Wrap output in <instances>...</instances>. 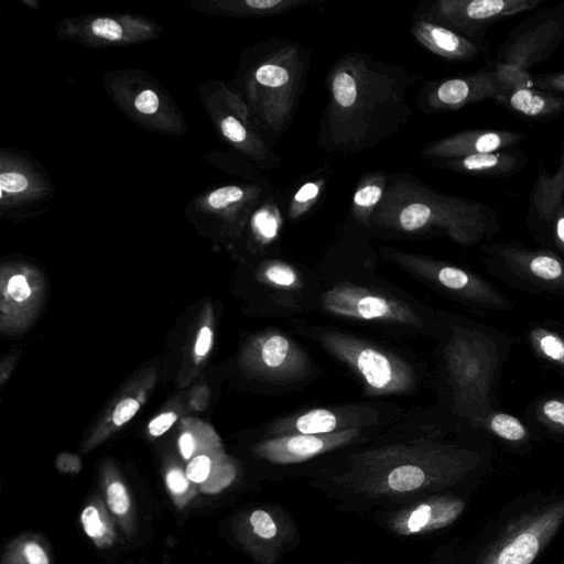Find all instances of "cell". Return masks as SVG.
Wrapping results in <instances>:
<instances>
[{"label": "cell", "mask_w": 564, "mask_h": 564, "mask_svg": "<svg viewBox=\"0 0 564 564\" xmlns=\"http://www.w3.org/2000/svg\"><path fill=\"white\" fill-rule=\"evenodd\" d=\"M417 79L415 73L367 53L343 54L326 76L319 147L356 154L394 135L412 116L408 93Z\"/></svg>", "instance_id": "obj_1"}, {"label": "cell", "mask_w": 564, "mask_h": 564, "mask_svg": "<svg viewBox=\"0 0 564 564\" xmlns=\"http://www.w3.org/2000/svg\"><path fill=\"white\" fill-rule=\"evenodd\" d=\"M513 344V337L491 325L457 314L442 319V406L467 429L499 408L496 390Z\"/></svg>", "instance_id": "obj_2"}, {"label": "cell", "mask_w": 564, "mask_h": 564, "mask_svg": "<svg viewBox=\"0 0 564 564\" xmlns=\"http://www.w3.org/2000/svg\"><path fill=\"white\" fill-rule=\"evenodd\" d=\"M371 226L402 235L446 237L466 248L488 242L501 230L496 209L437 191L406 173L389 174Z\"/></svg>", "instance_id": "obj_3"}, {"label": "cell", "mask_w": 564, "mask_h": 564, "mask_svg": "<svg viewBox=\"0 0 564 564\" xmlns=\"http://www.w3.org/2000/svg\"><path fill=\"white\" fill-rule=\"evenodd\" d=\"M246 75L248 106L274 148L292 124L304 93L310 51L292 40L272 36L261 43Z\"/></svg>", "instance_id": "obj_4"}, {"label": "cell", "mask_w": 564, "mask_h": 564, "mask_svg": "<svg viewBox=\"0 0 564 564\" xmlns=\"http://www.w3.org/2000/svg\"><path fill=\"white\" fill-rule=\"evenodd\" d=\"M563 523L564 495L521 497L491 522L475 564H532Z\"/></svg>", "instance_id": "obj_5"}, {"label": "cell", "mask_w": 564, "mask_h": 564, "mask_svg": "<svg viewBox=\"0 0 564 564\" xmlns=\"http://www.w3.org/2000/svg\"><path fill=\"white\" fill-rule=\"evenodd\" d=\"M315 340L361 379L371 395L406 394L417 387V375L405 359L354 335L315 332Z\"/></svg>", "instance_id": "obj_6"}, {"label": "cell", "mask_w": 564, "mask_h": 564, "mask_svg": "<svg viewBox=\"0 0 564 564\" xmlns=\"http://www.w3.org/2000/svg\"><path fill=\"white\" fill-rule=\"evenodd\" d=\"M486 271L514 290L564 300V259L546 248L522 241L482 243Z\"/></svg>", "instance_id": "obj_7"}, {"label": "cell", "mask_w": 564, "mask_h": 564, "mask_svg": "<svg viewBox=\"0 0 564 564\" xmlns=\"http://www.w3.org/2000/svg\"><path fill=\"white\" fill-rule=\"evenodd\" d=\"M380 253L403 270L422 279L436 290L476 311L507 312L512 300L484 276L449 262L381 246Z\"/></svg>", "instance_id": "obj_8"}, {"label": "cell", "mask_w": 564, "mask_h": 564, "mask_svg": "<svg viewBox=\"0 0 564 564\" xmlns=\"http://www.w3.org/2000/svg\"><path fill=\"white\" fill-rule=\"evenodd\" d=\"M541 3V0H425L413 11L412 19L436 23L488 45L485 36L491 25Z\"/></svg>", "instance_id": "obj_9"}, {"label": "cell", "mask_w": 564, "mask_h": 564, "mask_svg": "<svg viewBox=\"0 0 564 564\" xmlns=\"http://www.w3.org/2000/svg\"><path fill=\"white\" fill-rule=\"evenodd\" d=\"M564 42V2L538 10L512 29L496 51V64L528 70Z\"/></svg>", "instance_id": "obj_10"}, {"label": "cell", "mask_w": 564, "mask_h": 564, "mask_svg": "<svg viewBox=\"0 0 564 564\" xmlns=\"http://www.w3.org/2000/svg\"><path fill=\"white\" fill-rule=\"evenodd\" d=\"M322 305L332 314L352 319L412 327L424 325L417 312L406 302L348 282L326 291L322 295Z\"/></svg>", "instance_id": "obj_11"}, {"label": "cell", "mask_w": 564, "mask_h": 564, "mask_svg": "<svg viewBox=\"0 0 564 564\" xmlns=\"http://www.w3.org/2000/svg\"><path fill=\"white\" fill-rule=\"evenodd\" d=\"M242 360L252 375L273 383L296 382L312 369L307 354L280 330H268L254 337L245 349Z\"/></svg>", "instance_id": "obj_12"}, {"label": "cell", "mask_w": 564, "mask_h": 564, "mask_svg": "<svg viewBox=\"0 0 564 564\" xmlns=\"http://www.w3.org/2000/svg\"><path fill=\"white\" fill-rule=\"evenodd\" d=\"M505 91L495 68L423 83L416 107L424 113L454 111L466 106L495 100Z\"/></svg>", "instance_id": "obj_13"}, {"label": "cell", "mask_w": 564, "mask_h": 564, "mask_svg": "<svg viewBox=\"0 0 564 564\" xmlns=\"http://www.w3.org/2000/svg\"><path fill=\"white\" fill-rule=\"evenodd\" d=\"M380 412L367 405L316 408L274 421L273 437L290 434L324 435L365 429L381 421Z\"/></svg>", "instance_id": "obj_14"}, {"label": "cell", "mask_w": 564, "mask_h": 564, "mask_svg": "<svg viewBox=\"0 0 564 564\" xmlns=\"http://www.w3.org/2000/svg\"><path fill=\"white\" fill-rule=\"evenodd\" d=\"M524 139L523 132L514 130H463L432 141L421 150L420 155L429 161L456 159L512 149Z\"/></svg>", "instance_id": "obj_15"}, {"label": "cell", "mask_w": 564, "mask_h": 564, "mask_svg": "<svg viewBox=\"0 0 564 564\" xmlns=\"http://www.w3.org/2000/svg\"><path fill=\"white\" fill-rule=\"evenodd\" d=\"M361 430L351 429L324 435L276 436L261 442L257 453L273 463H299L357 440L362 434Z\"/></svg>", "instance_id": "obj_16"}, {"label": "cell", "mask_w": 564, "mask_h": 564, "mask_svg": "<svg viewBox=\"0 0 564 564\" xmlns=\"http://www.w3.org/2000/svg\"><path fill=\"white\" fill-rule=\"evenodd\" d=\"M411 34L427 51L452 63L477 59L489 50L488 45L479 44L445 26L422 19H412Z\"/></svg>", "instance_id": "obj_17"}, {"label": "cell", "mask_w": 564, "mask_h": 564, "mask_svg": "<svg viewBox=\"0 0 564 564\" xmlns=\"http://www.w3.org/2000/svg\"><path fill=\"white\" fill-rule=\"evenodd\" d=\"M434 167L476 177H506L523 170L529 158L520 150H503L430 161Z\"/></svg>", "instance_id": "obj_18"}, {"label": "cell", "mask_w": 564, "mask_h": 564, "mask_svg": "<svg viewBox=\"0 0 564 564\" xmlns=\"http://www.w3.org/2000/svg\"><path fill=\"white\" fill-rule=\"evenodd\" d=\"M469 430L491 435L508 449L520 454L530 452L536 438V433L525 421L500 406L474 421Z\"/></svg>", "instance_id": "obj_19"}, {"label": "cell", "mask_w": 564, "mask_h": 564, "mask_svg": "<svg viewBox=\"0 0 564 564\" xmlns=\"http://www.w3.org/2000/svg\"><path fill=\"white\" fill-rule=\"evenodd\" d=\"M502 107L532 119H546L564 111V94L532 88L505 90L495 99Z\"/></svg>", "instance_id": "obj_20"}, {"label": "cell", "mask_w": 564, "mask_h": 564, "mask_svg": "<svg viewBox=\"0 0 564 564\" xmlns=\"http://www.w3.org/2000/svg\"><path fill=\"white\" fill-rule=\"evenodd\" d=\"M465 508V501L458 498H440L413 509L405 519L395 525L402 534L419 533L441 529L454 522Z\"/></svg>", "instance_id": "obj_21"}, {"label": "cell", "mask_w": 564, "mask_h": 564, "mask_svg": "<svg viewBox=\"0 0 564 564\" xmlns=\"http://www.w3.org/2000/svg\"><path fill=\"white\" fill-rule=\"evenodd\" d=\"M524 421L536 434L564 440V391L544 393L532 400L525 408Z\"/></svg>", "instance_id": "obj_22"}, {"label": "cell", "mask_w": 564, "mask_h": 564, "mask_svg": "<svg viewBox=\"0 0 564 564\" xmlns=\"http://www.w3.org/2000/svg\"><path fill=\"white\" fill-rule=\"evenodd\" d=\"M389 174L383 171H373L364 174L352 193L349 206V217L358 226L371 229V216L382 200Z\"/></svg>", "instance_id": "obj_23"}, {"label": "cell", "mask_w": 564, "mask_h": 564, "mask_svg": "<svg viewBox=\"0 0 564 564\" xmlns=\"http://www.w3.org/2000/svg\"><path fill=\"white\" fill-rule=\"evenodd\" d=\"M330 167L322 166L297 184L294 191L285 199V215L290 221H299L322 200L329 180Z\"/></svg>", "instance_id": "obj_24"}, {"label": "cell", "mask_w": 564, "mask_h": 564, "mask_svg": "<svg viewBox=\"0 0 564 564\" xmlns=\"http://www.w3.org/2000/svg\"><path fill=\"white\" fill-rule=\"evenodd\" d=\"M532 352L564 376V332L552 324H532L525 333Z\"/></svg>", "instance_id": "obj_25"}, {"label": "cell", "mask_w": 564, "mask_h": 564, "mask_svg": "<svg viewBox=\"0 0 564 564\" xmlns=\"http://www.w3.org/2000/svg\"><path fill=\"white\" fill-rule=\"evenodd\" d=\"M564 197V149L561 162L554 174L542 167L539 170L532 192V204L540 221L549 223L556 206Z\"/></svg>", "instance_id": "obj_26"}, {"label": "cell", "mask_w": 564, "mask_h": 564, "mask_svg": "<svg viewBox=\"0 0 564 564\" xmlns=\"http://www.w3.org/2000/svg\"><path fill=\"white\" fill-rule=\"evenodd\" d=\"M261 280L278 291H295L302 286L299 271L290 263L278 259L263 263Z\"/></svg>", "instance_id": "obj_27"}, {"label": "cell", "mask_w": 564, "mask_h": 564, "mask_svg": "<svg viewBox=\"0 0 564 564\" xmlns=\"http://www.w3.org/2000/svg\"><path fill=\"white\" fill-rule=\"evenodd\" d=\"M85 533L99 547H107L113 542V531L102 512L95 506H87L80 516Z\"/></svg>", "instance_id": "obj_28"}, {"label": "cell", "mask_w": 564, "mask_h": 564, "mask_svg": "<svg viewBox=\"0 0 564 564\" xmlns=\"http://www.w3.org/2000/svg\"><path fill=\"white\" fill-rule=\"evenodd\" d=\"M426 478L424 469L416 464H401L388 474V485L395 491H411L421 487Z\"/></svg>", "instance_id": "obj_29"}, {"label": "cell", "mask_w": 564, "mask_h": 564, "mask_svg": "<svg viewBox=\"0 0 564 564\" xmlns=\"http://www.w3.org/2000/svg\"><path fill=\"white\" fill-rule=\"evenodd\" d=\"M546 229L538 235L543 248L550 249L564 259V197L556 206Z\"/></svg>", "instance_id": "obj_30"}, {"label": "cell", "mask_w": 564, "mask_h": 564, "mask_svg": "<svg viewBox=\"0 0 564 564\" xmlns=\"http://www.w3.org/2000/svg\"><path fill=\"white\" fill-rule=\"evenodd\" d=\"M497 76L505 90L532 88L533 76L528 72L511 65H495Z\"/></svg>", "instance_id": "obj_31"}, {"label": "cell", "mask_w": 564, "mask_h": 564, "mask_svg": "<svg viewBox=\"0 0 564 564\" xmlns=\"http://www.w3.org/2000/svg\"><path fill=\"white\" fill-rule=\"evenodd\" d=\"M107 503L117 516H126L130 510V497L126 486L120 481H112L106 489Z\"/></svg>", "instance_id": "obj_32"}, {"label": "cell", "mask_w": 564, "mask_h": 564, "mask_svg": "<svg viewBox=\"0 0 564 564\" xmlns=\"http://www.w3.org/2000/svg\"><path fill=\"white\" fill-rule=\"evenodd\" d=\"M213 460L208 455L194 456L186 466L185 474L191 482L203 484L212 473Z\"/></svg>", "instance_id": "obj_33"}, {"label": "cell", "mask_w": 564, "mask_h": 564, "mask_svg": "<svg viewBox=\"0 0 564 564\" xmlns=\"http://www.w3.org/2000/svg\"><path fill=\"white\" fill-rule=\"evenodd\" d=\"M93 33L108 41H118L122 37L123 31L121 25L110 18H98L91 23Z\"/></svg>", "instance_id": "obj_34"}, {"label": "cell", "mask_w": 564, "mask_h": 564, "mask_svg": "<svg viewBox=\"0 0 564 564\" xmlns=\"http://www.w3.org/2000/svg\"><path fill=\"white\" fill-rule=\"evenodd\" d=\"M253 532L262 539H271L276 534V524L271 516L263 510H256L250 516Z\"/></svg>", "instance_id": "obj_35"}, {"label": "cell", "mask_w": 564, "mask_h": 564, "mask_svg": "<svg viewBox=\"0 0 564 564\" xmlns=\"http://www.w3.org/2000/svg\"><path fill=\"white\" fill-rule=\"evenodd\" d=\"M533 85L538 89L564 94V70L534 75Z\"/></svg>", "instance_id": "obj_36"}, {"label": "cell", "mask_w": 564, "mask_h": 564, "mask_svg": "<svg viewBox=\"0 0 564 564\" xmlns=\"http://www.w3.org/2000/svg\"><path fill=\"white\" fill-rule=\"evenodd\" d=\"M165 480L170 492L175 497L184 496L189 489L191 481L181 468H171Z\"/></svg>", "instance_id": "obj_37"}, {"label": "cell", "mask_w": 564, "mask_h": 564, "mask_svg": "<svg viewBox=\"0 0 564 564\" xmlns=\"http://www.w3.org/2000/svg\"><path fill=\"white\" fill-rule=\"evenodd\" d=\"M140 403L132 398L121 400L115 408L112 413V422L117 426H121L129 422L138 412Z\"/></svg>", "instance_id": "obj_38"}, {"label": "cell", "mask_w": 564, "mask_h": 564, "mask_svg": "<svg viewBox=\"0 0 564 564\" xmlns=\"http://www.w3.org/2000/svg\"><path fill=\"white\" fill-rule=\"evenodd\" d=\"M7 291L15 302L26 301L32 293L28 279L23 274L12 275L8 281Z\"/></svg>", "instance_id": "obj_39"}, {"label": "cell", "mask_w": 564, "mask_h": 564, "mask_svg": "<svg viewBox=\"0 0 564 564\" xmlns=\"http://www.w3.org/2000/svg\"><path fill=\"white\" fill-rule=\"evenodd\" d=\"M28 187V178L17 172H2L0 175L1 194L20 193Z\"/></svg>", "instance_id": "obj_40"}, {"label": "cell", "mask_w": 564, "mask_h": 564, "mask_svg": "<svg viewBox=\"0 0 564 564\" xmlns=\"http://www.w3.org/2000/svg\"><path fill=\"white\" fill-rule=\"evenodd\" d=\"M176 420L177 414L174 412L161 413L149 423L148 431L154 437L161 436L172 427Z\"/></svg>", "instance_id": "obj_41"}, {"label": "cell", "mask_w": 564, "mask_h": 564, "mask_svg": "<svg viewBox=\"0 0 564 564\" xmlns=\"http://www.w3.org/2000/svg\"><path fill=\"white\" fill-rule=\"evenodd\" d=\"M160 100L158 95L151 90L145 89L138 95L134 100L135 108L145 115H152L159 109Z\"/></svg>", "instance_id": "obj_42"}, {"label": "cell", "mask_w": 564, "mask_h": 564, "mask_svg": "<svg viewBox=\"0 0 564 564\" xmlns=\"http://www.w3.org/2000/svg\"><path fill=\"white\" fill-rule=\"evenodd\" d=\"M23 553L28 564H50L45 551L36 542H26L23 546Z\"/></svg>", "instance_id": "obj_43"}, {"label": "cell", "mask_w": 564, "mask_h": 564, "mask_svg": "<svg viewBox=\"0 0 564 564\" xmlns=\"http://www.w3.org/2000/svg\"><path fill=\"white\" fill-rule=\"evenodd\" d=\"M213 332L208 326H203L196 338L194 351L197 358H203L210 349Z\"/></svg>", "instance_id": "obj_44"}, {"label": "cell", "mask_w": 564, "mask_h": 564, "mask_svg": "<svg viewBox=\"0 0 564 564\" xmlns=\"http://www.w3.org/2000/svg\"><path fill=\"white\" fill-rule=\"evenodd\" d=\"M178 448L184 459L192 458L196 449L194 435L189 432H183L178 438Z\"/></svg>", "instance_id": "obj_45"}]
</instances>
